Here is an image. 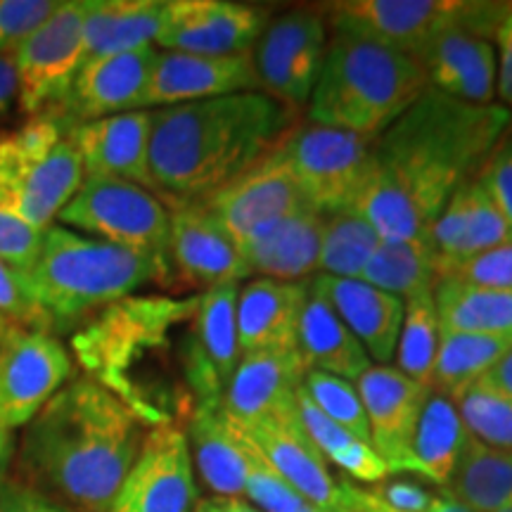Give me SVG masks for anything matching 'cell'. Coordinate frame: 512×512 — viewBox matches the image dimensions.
Listing matches in <instances>:
<instances>
[{
	"label": "cell",
	"mask_w": 512,
	"mask_h": 512,
	"mask_svg": "<svg viewBox=\"0 0 512 512\" xmlns=\"http://www.w3.org/2000/svg\"><path fill=\"white\" fill-rule=\"evenodd\" d=\"M503 105H470L427 88L375 138L373 174L356 204L382 240H430L448 197L510 131Z\"/></svg>",
	"instance_id": "cell-1"
},
{
	"label": "cell",
	"mask_w": 512,
	"mask_h": 512,
	"mask_svg": "<svg viewBox=\"0 0 512 512\" xmlns=\"http://www.w3.org/2000/svg\"><path fill=\"white\" fill-rule=\"evenodd\" d=\"M200 297H126L102 309L72 339L86 377L100 382L145 425H171L166 377L174 368L188 382L195 406L221 399L195 342Z\"/></svg>",
	"instance_id": "cell-2"
},
{
	"label": "cell",
	"mask_w": 512,
	"mask_h": 512,
	"mask_svg": "<svg viewBox=\"0 0 512 512\" xmlns=\"http://www.w3.org/2000/svg\"><path fill=\"white\" fill-rule=\"evenodd\" d=\"M145 422L91 377H76L27 425L24 472L69 508L107 512L136 463Z\"/></svg>",
	"instance_id": "cell-3"
},
{
	"label": "cell",
	"mask_w": 512,
	"mask_h": 512,
	"mask_svg": "<svg viewBox=\"0 0 512 512\" xmlns=\"http://www.w3.org/2000/svg\"><path fill=\"white\" fill-rule=\"evenodd\" d=\"M150 112V174L171 202L207 200L297 126L294 110L259 91Z\"/></svg>",
	"instance_id": "cell-4"
},
{
	"label": "cell",
	"mask_w": 512,
	"mask_h": 512,
	"mask_svg": "<svg viewBox=\"0 0 512 512\" xmlns=\"http://www.w3.org/2000/svg\"><path fill=\"white\" fill-rule=\"evenodd\" d=\"M425 91L427 76L418 60L330 29L328 55L306 114L311 124L377 138Z\"/></svg>",
	"instance_id": "cell-5"
},
{
	"label": "cell",
	"mask_w": 512,
	"mask_h": 512,
	"mask_svg": "<svg viewBox=\"0 0 512 512\" xmlns=\"http://www.w3.org/2000/svg\"><path fill=\"white\" fill-rule=\"evenodd\" d=\"M27 278L53 330H69L88 313L131 297L147 283H166L169 273L147 256L53 223L43 233Z\"/></svg>",
	"instance_id": "cell-6"
},
{
	"label": "cell",
	"mask_w": 512,
	"mask_h": 512,
	"mask_svg": "<svg viewBox=\"0 0 512 512\" xmlns=\"http://www.w3.org/2000/svg\"><path fill=\"white\" fill-rule=\"evenodd\" d=\"M83 178L86 171L67 128L50 114L0 136V204L34 226H53Z\"/></svg>",
	"instance_id": "cell-7"
},
{
	"label": "cell",
	"mask_w": 512,
	"mask_h": 512,
	"mask_svg": "<svg viewBox=\"0 0 512 512\" xmlns=\"http://www.w3.org/2000/svg\"><path fill=\"white\" fill-rule=\"evenodd\" d=\"M57 219L64 228L147 256L171 275L169 207L152 190L117 178L86 176Z\"/></svg>",
	"instance_id": "cell-8"
},
{
	"label": "cell",
	"mask_w": 512,
	"mask_h": 512,
	"mask_svg": "<svg viewBox=\"0 0 512 512\" xmlns=\"http://www.w3.org/2000/svg\"><path fill=\"white\" fill-rule=\"evenodd\" d=\"M294 181L323 216L354 211L373 174L375 138L302 124L278 143Z\"/></svg>",
	"instance_id": "cell-9"
},
{
	"label": "cell",
	"mask_w": 512,
	"mask_h": 512,
	"mask_svg": "<svg viewBox=\"0 0 512 512\" xmlns=\"http://www.w3.org/2000/svg\"><path fill=\"white\" fill-rule=\"evenodd\" d=\"M512 3H477L463 22L446 29L425 55L420 67L427 88L470 105H494L496 100V46L498 24Z\"/></svg>",
	"instance_id": "cell-10"
},
{
	"label": "cell",
	"mask_w": 512,
	"mask_h": 512,
	"mask_svg": "<svg viewBox=\"0 0 512 512\" xmlns=\"http://www.w3.org/2000/svg\"><path fill=\"white\" fill-rule=\"evenodd\" d=\"M328 43V22L316 10L302 8L273 17L252 50L259 91L294 112L309 107Z\"/></svg>",
	"instance_id": "cell-11"
},
{
	"label": "cell",
	"mask_w": 512,
	"mask_h": 512,
	"mask_svg": "<svg viewBox=\"0 0 512 512\" xmlns=\"http://www.w3.org/2000/svg\"><path fill=\"white\" fill-rule=\"evenodd\" d=\"M88 0H60L57 10L31 34L22 46L12 50L19 79V107L38 117L62 105L69 88L81 72L83 22Z\"/></svg>",
	"instance_id": "cell-12"
},
{
	"label": "cell",
	"mask_w": 512,
	"mask_h": 512,
	"mask_svg": "<svg viewBox=\"0 0 512 512\" xmlns=\"http://www.w3.org/2000/svg\"><path fill=\"white\" fill-rule=\"evenodd\" d=\"M475 0H347L330 5L332 31L366 38L420 62L437 38L463 22Z\"/></svg>",
	"instance_id": "cell-13"
},
{
	"label": "cell",
	"mask_w": 512,
	"mask_h": 512,
	"mask_svg": "<svg viewBox=\"0 0 512 512\" xmlns=\"http://www.w3.org/2000/svg\"><path fill=\"white\" fill-rule=\"evenodd\" d=\"M72 377V358L48 332L12 330L0 339V418L27 427Z\"/></svg>",
	"instance_id": "cell-14"
},
{
	"label": "cell",
	"mask_w": 512,
	"mask_h": 512,
	"mask_svg": "<svg viewBox=\"0 0 512 512\" xmlns=\"http://www.w3.org/2000/svg\"><path fill=\"white\" fill-rule=\"evenodd\" d=\"M192 467L185 430L176 422L152 427L107 512H192L197 496Z\"/></svg>",
	"instance_id": "cell-15"
},
{
	"label": "cell",
	"mask_w": 512,
	"mask_h": 512,
	"mask_svg": "<svg viewBox=\"0 0 512 512\" xmlns=\"http://www.w3.org/2000/svg\"><path fill=\"white\" fill-rule=\"evenodd\" d=\"M271 15L264 8L230 0H166L159 50L190 55L252 53Z\"/></svg>",
	"instance_id": "cell-16"
},
{
	"label": "cell",
	"mask_w": 512,
	"mask_h": 512,
	"mask_svg": "<svg viewBox=\"0 0 512 512\" xmlns=\"http://www.w3.org/2000/svg\"><path fill=\"white\" fill-rule=\"evenodd\" d=\"M202 202L238 245L266 223L313 209L299 183L294 181L278 145L264 159L249 166L245 174L223 185Z\"/></svg>",
	"instance_id": "cell-17"
},
{
	"label": "cell",
	"mask_w": 512,
	"mask_h": 512,
	"mask_svg": "<svg viewBox=\"0 0 512 512\" xmlns=\"http://www.w3.org/2000/svg\"><path fill=\"white\" fill-rule=\"evenodd\" d=\"M157 55L159 48L145 46L86 62L62 105L48 114L69 131L86 121L143 110Z\"/></svg>",
	"instance_id": "cell-18"
},
{
	"label": "cell",
	"mask_w": 512,
	"mask_h": 512,
	"mask_svg": "<svg viewBox=\"0 0 512 512\" xmlns=\"http://www.w3.org/2000/svg\"><path fill=\"white\" fill-rule=\"evenodd\" d=\"M306 370L297 349L252 351L242 354L238 368L226 384L221 406L240 425L256 422H302L299 418V389Z\"/></svg>",
	"instance_id": "cell-19"
},
{
	"label": "cell",
	"mask_w": 512,
	"mask_h": 512,
	"mask_svg": "<svg viewBox=\"0 0 512 512\" xmlns=\"http://www.w3.org/2000/svg\"><path fill=\"white\" fill-rule=\"evenodd\" d=\"M169 264L192 287L242 283L249 278L245 256L233 235L204 202H171Z\"/></svg>",
	"instance_id": "cell-20"
},
{
	"label": "cell",
	"mask_w": 512,
	"mask_h": 512,
	"mask_svg": "<svg viewBox=\"0 0 512 512\" xmlns=\"http://www.w3.org/2000/svg\"><path fill=\"white\" fill-rule=\"evenodd\" d=\"M370 427V444L389 472H415L411 444L430 389L396 366H373L354 382Z\"/></svg>",
	"instance_id": "cell-21"
},
{
	"label": "cell",
	"mask_w": 512,
	"mask_h": 512,
	"mask_svg": "<svg viewBox=\"0 0 512 512\" xmlns=\"http://www.w3.org/2000/svg\"><path fill=\"white\" fill-rule=\"evenodd\" d=\"M256 91H259V79H256L252 53L211 57L159 50L147 83L143 110Z\"/></svg>",
	"instance_id": "cell-22"
},
{
	"label": "cell",
	"mask_w": 512,
	"mask_h": 512,
	"mask_svg": "<svg viewBox=\"0 0 512 512\" xmlns=\"http://www.w3.org/2000/svg\"><path fill=\"white\" fill-rule=\"evenodd\" d=\"M67 136L79 152L86 176L117 178L157 192L150 174V110L86 121L69 128Z\"/></svg>",
	"instance_id": "cell-23"
},
{
	"label": "cell",
	"mask_w": 512,
	"mask_h": 512,
	"mask_svg": "<svg viewBox=\"0 0 512 512\" xmlns=\"http://www.w3.org/2000/svg\"><path fill=\"white\" fill-rule=\"evenodd\" d=\"M323 226L325 216L320 211L304 209L256 228L240 242L249 275L309 283L311 275H318Z\"/></svg>",
	"instance_id": "cell-24"
},
{
	"label": "cell",
	"mask_w": 512,
	"mask_h": 512,
	"mask_svg": "<svg viewBox=\"0 0 512 512\" xmlns=\"http://www.w3.org/2000/svg\"><path fill=\"white\" fill-rule=\"evenodd\" d=\"M309 285L335 309L375 366H389L394 361L403 323V299L363 280L330 275H316Z\"/></svg>",
	"instance_id": "cell-25"
},
{
	"label": "cell",
	"mask_w": 512,
	"mask_h": 512,
	"mask_svg": "<svg viewBox=\"0 0 512 512\" xmlns=\"http://www.w3.org/2000/svg\"><path fill=\"white\" fill-rule=\"evenodd\" d=\"M185 439L192 465L216 496L245 498L249 437L245 427L223 411L221 401L192 408Z\"/></svg>",
	"instance_id": "cell-26"
},
{
	"label": "cell",
	"mask_w": 512,
	"mask_h": 512,
	"mask_svg": "<svg viewBox=\"0 0 512 512\" xmlns=\"http://www.w3.org/2000/svg\"><path fill=\"white\" fill-rule=\"evenodd\" d=\"M242 427L297 494L320 510L342 512V479L330 475L328 463L306 437L302 422L287 425L266 420Z\"/></svg>",
	"instance_id": "cell-27"
},
{
	"label": "cell",
	"mask_w": 512,
	"mask_h": 512,
	"mask_svg": "<svg viewBox=\"0 0 512 512\" xmlns=\"http://www.w3.org/2000/svg\"><path fill=\"white\" fill-rule=\"evenodd\" d=\"M309 299V283L254 278L238 294L240 356L252 351L297 349L299 320Z\"/></svg>",
	"instance_id": "cell-28"
},
{
	"label": "cell",
	"mask_w": 512,
	"mask_h": 512,
	"mask_svg": "<svg viewBox=\"0 0 512 512\" xmlns=\"http://www.w3.org/2000/svg\"><path fill=\"white\" fill-rule=\"evenodd\" d=\"M297 351L306 370L342 377L347 382H356L375 366L335 309L313 292L311 285L299 320Z\"/></svg>",
	"instance_id": "cell-29"
},
{
	"label": "cell",
	"mask_w": 512,
	"mask_h": 512,
	"mask_svg": "<svg viewBox=\"0 0 512 512\" xmlns=\"http://www.w3.org/2000/svg\"><path fill=\"white\" fill-rule=\"evenodd\" d=\"M164 8L166 0H88L83 22L86 62L155 46Z\"/></svg>",
	"instance_id": "cell-30"
},
{
	"label": "cell",
	"mask_w": 512,
	"mask_h": 512,
	"mask_svg": "<svg viewBox=\"0 0 512 512\" xmlns=\"http://www.w3.org/2000/svg\"><path fill=\"white\" fill-rule=\"evenodd\" d=\"M470 441L456 403L430 389L413 432L411 456L415 475L446 489Z\"/></svg>",
	"instance_id": "cell-31"
},
{
	"label": "cell",
	"mask_w": 512,
	"mask_h": 512,
	"mask_svg": "<svg viewBox=\"0 0 512 512\" xmlns=\"http://www.w3.org/2000/svg\"><path fill=\"white\" fill-rule=\"evenodd\" d=\"M434 304L444 330L512 339V292L441 278L434 285Z\"/></svg>",
	"instance_id": "cell-32"
},
{
	"label": "cell",
	"mask_w": 512,
	"mask_h": 512,
	"mask_svg": "<svg viewBox=\"0 0 512 512\" xmlns=\"http://www.w3.org/2000/svg\"><path fill=\"white\" fill-rule=\"evenodd\" d=\"M238 294L240 283L214 285L200 294L195 311L197 349L221 389H226L240 363Z\"/></svg>",
	"instance_id": "cell-33"
},
{
	"label": "cell",
	"mask_w": 512,
	"mask_h": 512,
	"mask_svg": "<svg viewBox=\"0 0 512 512\" xmlns=\"http://www.w3.org/2000/svg\"><path fill=\"white\" fill-rule=\"evenodd\" d=\"M361 280L399 299L434 290L439 283L437 252L430 240H382Z\"/></svg>",
	"instance_id": "cell-34"
},
{
	"label": "cell",
	"mask_w": 512,
	"mask_h": 512,
	"mask_svg": "<svg viewBox=\"0 0 512 512\" xmlns=\"http://www.w3.org/2000/svg\"><path fill=\"white\" fill-rule=\"evenodd\" d=\"M446 489L472 512L512 508V451L470 441Z\"/></svg>",
	"instance_id": "cell-35"
},
{
	"label": "cell",
	"mask_w": 512,
	"mask_h": 512,
	"mask_svg": "<svg viewBox=\"0 0 512 512\" xmlns=\"http://www.w3.org/2000/svg\"><path fill=\"white\" fill-rule=\"evenodd\" d=\"M510 347L512 339L505 337L467 335V332L441 328L430 389L453 401L494 366Z\"/></svg>",
	"instance_id": "cell-36"
},
{
	"label": "cell",
	"mask_w": 512,
	"mask_h": 512,
	"mask_svg": "<svg viewBox=\"0 0 512 512\" xmlns=\"http://www.w3.org/2000/svg\"><path fill=\"white\" fill-rule=\"evenodd\" d=\"M297 403L306 437H309L311 444L318 448V453L325 458V463L330 460L332 465H337L339 470L347 472L349 477H354L356 482L363 484H377L392 475L387 463L377 456L373 446L356 439L351 432L342 430V427L335 425L330 418H325V415L313 406V401L304 392V384L302 389H299Z\"/></svg>",
	"instance_id": "cell-37"
},
{
	"label": "cell",
	"mask_w": 512,
	"mask_h": 512,
	"mask_svg": "<svg viewBox=\"0 0 512 512\" xmlns=\"http://www.w3.org/2000/svg\"><path fill=\"white\" fill-rule=\"evenodd\" d=\"M441 323L434 290H422L403 299V323L396 342V368L422 387L430 389L434 358L439 349Z\"/></svg>",
	"instance_id": "cell-38"
},
{
	"label": "cell",
	"mask_w": 512,
	"mask_h": 512,
	"mask_svg": "<svg viewBox=\"0 0 512 512\" xmlns=\"http://www.w3.org/2000/svg\"><path fill=\"white\" fill-rule=\"evenodd\" d=\"M380 233L356 211L325 216L318 275L361 280L363 268L380 245Z\"/></svg>",
	"instance_id": "cell-39"
},
{
	"label": "cell",
	"mask_w": 512,
	"mask_h": 512,
	"mask_svg": "<svg viewBox=\"0 0 512 512\" xmlns=\"http://www.w3.org/2000/svg\"><path fill=\"white\" fill-rule=\"evenodd\" d=\"M460 420L477 444L512 451V399L486 384L482 377L463 389L456 399Z\"/></svg>",
	"instance_id": "cell-40"
},
{
	"label": "cell",
	"mask_w": 512,
	"mask_h": 512,
	"mask_svg": "<svg viewBox=\"0 0 512 512\" xmlns=\"http://www.w3.org/2000/svg\"><path fill=\"white\" fill-rule=\"evenodd\" d=\"M304 392L313 401L325 418H330L335 425L354 434L356 439L370 444V427L363 408L361 396L354 382L342 380V377L313 373L309 370L304 377ZM373 446V444H370Z\"/></svg>",
	"instance_id": "cell-41"
},
{
	"label": "cell",
	"mask_w": 512,
	"mask_h": 512,
	"mask_svg": "<svg viewBox=\"0 0 512 512\" xmlns=\"http://www.w3.org/2000/svg\"><path fill=\"white\" fill-rule=\"evenodd\" d=\"M465 197H467V221H465V238H463V247H460L458 261L470 259V256L475 254H482L486 249L505 245V242H512V228L508 219H505L503 211L496 207V202L486 195V190L479 185L477 178H472V181L465 183Z\"/></svg>",
	"instance_id": "cell-42"
},
{
	"label": "cell",
	"mask_w": 512,
	"mask_h": 512,
	"mask_svg": "<svg viewBox=\"0 0 512 512\" xmlns=\"http://www.w3.org/2000/svg\"><path fill=\"white\" fill-rule=\"evenodd\" d=\"M0 316L31 332H53L50 316L38 302L27 273L0 261Z\"/></svg>",
	"instance_id": "cell-43"
},
{
	"label": "cell",
	"mask_w": 512,
	"mask_h": 512,
	"mask_svg": "<svg viewBox=\"0 0 512 512\" xmlns=\"http://www.w3.org/2000/svg\"><path fill=\"white\" fill-rule=\"evenodd\" d=\"M441 278H453L467 285L489 287V290L512 292V242L451 264L444 268Z\"/></svg>",
	"instance_id": "cell-44"
},
{
	"label": "cell",
	"mask_w": 512,
	"mask_h": 512,
	"mask_svg": "<svg viewBox=\"0 0 512 512\" xmlns=\"http://www.w3.org/2000/svg\"><path fill=\"white\" fill-rule=\"evenodd\" d=\"M46 230L0 204V261L27 273L34 266Z\"/></svg>",
	"instance_id": "cell-45"
},
{
	"label": "cell",
	"mask_w": 512,
	"mask_h": 512,
	"mask_svg": "<svg viewBox=\"0 0 512 512\" xmlns=\"http://www.w3.org/2000/svg\"><path fill=\"white\" fill-rule=\"evenodd\" d=\"M57 5L60 0H0V53H12L22 46Z\"/></svg>",
	"instance_id": "cell-46"
},
{
	"label": "cell",
	"mask_w": 512,
	"mask_h": 512,
	"mask_svg": "<svg viewBox=\"0 0 512 512\" xmlns=\"http://www.w3.org/2000/svg\"><path fill=\"white\" fill-rule=\"evenodd\" d=\"M477 181L486 190V195L496 202L512 228V131L498 140V145L486 157L479 169Z\"/></svg>",
	"instance_id": "cell-47"
},
{
	"label": "cell",
	"mask_w": 512,
	"mask_h": 512,
	"mask_svg": "<svg viewBox=\"0 0 512 512\" xmlns=\"http://www.w3.org/2000/svg\"><path fill=\"white\" fill-rule=\"evenodd\" d=\"M368 491L389 512H427L439 498L437 491L425 489L415 482H406V479H382Z\"/></svg>",
	"instance_id": "cell-48"
},
{
	"label": "cell",
	"mask_w": 512,
	"mask_h": 512,
	"mask_svg": "<svg viewBox=\"0 0 512 512\" xmlns=\"http://www.w3.org/2000/svg\"><path fill=\"white\" fill-rule=\"evenodd\" d=\"M496 95L505 110L512 112V8L498 24L496 36Z\"/></svg>",
	"instance_id": "cell-49"
},
{
	"label": "cell",
	"mask_w": 512,
	"mask_h": 512,
	"mask_svg": "<svg viewBox=\"0 0 512 512\" xmlns=\"http://www.w3.org/2000/svg\"><path fill=\"white\" fill-rule=\"evenodd\" d=\"M0 512H72L57 505L38 491L31 489H5L0 491Z\"/></svg>",
	"instance_id": "cell-50"
},
{
	"label": "cell",
	"mask_w": 512,
	"mask_h": 512,
	"mask_svg": "<svg viewBox=\"0 0 512 512\" xmlns=\"http://www.w3.org/2000/svg\"><path fill=\"white\" fill-rule=\"evenodd\" d=\"M19 95V79L17 67L12 53H0V114L10 110L12 102Z\"/></svg>",
	"instance_id": "cell-51"
},
{
	"label": "cell",
	"mask_w": 512,
	"mask_h": 512,
	"mask_svg": "<svg viewBox=\"0 0 512 512\" xmlns=\"http://www.w3.org/2000/svg\"><path fill=\"white\" fill-rule=\"evenodd\" d=\"M482 380L512 399V347L482 375Z\"/></svg>",
	"instance_id": "cell-52"
},
{
	"label": "cell",
	"mask_w": 512,
	"mask_h": 512,
	"mask_svg": "<svg viewBox=\"0 0 512 512\" xmlns=\"http://www.w3.org/2000/svg\"><path fill=\"white\" fill-rule=\"evenodd\" d=\"M192 512H261V510L254 508L247 498L214 496V498H204L202 503H197Z\"/></svg>",
	"instance_id": "cell-53"
},
{
	"label": "cell",
	"mask_w": 512,
	"mask_h": 512,
	"mask_svg": "<svg viewBox=\"0 0 512 512\" xmlns=\"http://www.w3.org/2000/svg\"><path fill=\"white\" fill-rule=\"evenodd\" d=\"M8 425H5L3 418H0V482H3L5 472H8V465L12 460V451H15V437Z\"/></svg>",
	"instance_id": "cell-54"
},
{
	"label": "cell",
	"mask_w": 512,
	"mask_h": 512,
	"mask_svg": "<svg viewBox=\"0 0 512 512\" xmlns=\"http://www.w3.org/2000/svg\"><path fill=\"white\" fill-rule=\"evenodd\" d=\"M427 512H472V510L467 508V505L460 503L458 498L451 494V491L444 489V491H439V498L434 501V505Z\"/></svg>",
	"instance_id": "cell-55"
},
{
	"label": "cell",
	"mask_w": 512,
	"mask_h": 512,
	"mask_svg": "<svg viewBox=\"0 0 512 512\" xmlns=\"http://www.w3.org/2000/svg\"><path fill=\"white\" fill-rule=\"evenodd\" d=\"M12 330H17V325H12L8 318H3V316H0V339H5V337H8Z\"/></svg>",
	"instance_id": "cell-56"
},
{
	"label": "cell",
	"mask_w": 512,
	"mask_h": 512,
	"mask_svg": "<svg viewBox=\"0 0 512 512\" xmlns=\"http://www.w3.org/2000/svg\"><path fill=\"white\" fill-rule=\"evenodd\" d=\"M501 512H512V508H508V510H501Z\"/></svg>",
	"instance_id": "cell-57"
}]
</instances>
